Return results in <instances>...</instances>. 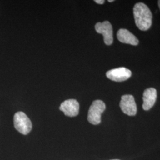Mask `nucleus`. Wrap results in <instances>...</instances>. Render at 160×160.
I'll list each match as a JSON object with an SVG mask.
<instances>
[{
  "instance_id": "f257e3e1",
  "label": "nucleus",
  "mask_w": 160,
  "mask_h": 160,
  "mask_svg": "<svg viewBox=\"0 0 160 160\" xmlns=\"http://www.w3.org/2000/svg\"><path fill=\"white\" fill-rule=\"evenodd\" d=\"M133 16L138 28L147 31L152 25V14L148 7L143 2H138L133 8Z\"/></svg>"
},
{
  "instance_id": "f03ea898",
  "label": "nucleus",
  "mask_w": 160,
  "mask_h": 160,
  "mask_svg": "<svg viewBox=\"0 0 160 160\" xmlns=\"http://www.w3.org/2000/svg\"><path fill=\"white\" fill-rule=\"evenodd\" d=\"M106 109V104L103 101H94L89 109L87 119L92 125H97L101 122V116Z\"/></svg>"
},
{
  "instance_id": "7ed1b4c3",
  "label": "nucleus",
  "mask_w": 160,
  "mask_h": 160,
  "mask_svg": "<svg viewBox=\"0 0 160 160\" xmlns=\"http://www.w3.org/2000/svg\"><path fill=\"white\" fill-rule=\"evenodd\" d=\"M14 125L17 131L23 135L28 134L32 128L31 121L22 112H18L14 114Z\"/></svg>"
},
{
  "instance_id": "20e7f679",
  "label": "nucleus",
  "mask_w": 160,
  "mask_h": 160,
  "mask_svg": "<svg viewBox=\"0 0 160 160\" xmlns=\"http://www.w3.org/2000/svg\"><path fill=\"white\" fill-rule=\"evenodd\" d=\"M120 108L122 111L129 116H135L137 113V107L134 97L130 94H125L121 97Z\"/></svg>"
},
{
  "instance_id": "39448f33",
  "label": "nucleus",
  "mask_w": 160,
  "mask_h": 160,
  "mask_svg": "<svg viewBox=\"0 0 160 160\" xmlns=\"http://www.w3.org/2000/svg\"><path fill=\"white\" fill-rule=\"evenodd\" d=\"M95 29L98 33L103 34L104 42L106 45H111L113 43V28L109 22L105 21L102 23H96Z\"/></svg>"
},
{
  "instance_id": "423d86ee",
  "label": "nucleus",
  "mask_w": 160,
  "mask_h": 160,
  "mask_svg": "<svg viewBox=\"0 0 160 160\" xmlns=\"http://www.w3.org/2000/svg\"><path fill=\"white\" fill-rule=\"evenodd\" d=\"M131 76V71L125 67L112 69L106 72V77L110 80L116 82L126 81Z\"/></svg>"
},
{
  "instance_id": "0eeeda50",
  "label": "nucleus",
  "mask_w": 160,
  "mask_h": 160,
  "mask_svg": "<svg viewBox=\"0 0 160 160\" xmlns=\"http://www.w3.org/2000/svg\"><path fill=\"white\" fill-rule=\"evenodd\" d=\"M59 109L69 117H74L79 113L80 105L75 99H68L61 103Z\"/></svg>"
},
{
  "instance_id": "6e6552de",
  "label": "nucleus",
  "mask_w": 160,
  "mask_h": 160,
  "mask_svg": "<svg viewBox=\"0 0 160 160\" xmlns=\"http://www.w3.org/2000/svg\"><path fill=\"white\" fill-rule=\"evenodd\" d=\"M157 92L154 88H148L144 90L142 97V108L144 110H149L154 106L157 100Z\"/></svg>"
},
{
  "instance_id": "1a4fd4ad",
  "label": "nucleus",
  "mask_w": 160,
  "mask_h": 160,
  "mask_svg": "<svg viewBox=\"0 0 160 160\" xmlns=\"http://www.w3.org/2000/svg\"><path fill=\"white\" fill-rule=\"evenodd\" d=\"M117 38L119 42L123 43L129 44L133 46H137L139 43L137 38L127 29H119L117 33Z\"/></svg>"
},
{
  "instance_id": "9d476101",
  "label": "nucleus",
  "mask_w": 160,
  "mask_h": 160,
  "mask_svg": "<svg viewBox=\"0 0 160 160\" xmlns=\"http://www.w3.org/2000/svg\"><path fill=\"white\" fill-rule=\"evenodd\" d=\"M94 2H96L97 4H103L104 3L105 1L104 0H95Z\"/></svg>"
},
{
  "instance_id": "9b49d317",
  "label": "nucleus",
  "mask_w": 160,
  "mask_h": 160,
  "mask_svg": "<svg viewBox=\"0 0 160 160\" xmlns=\"http://www.w3.org/2000/svg\"><path fill=\"white\" fill-rule=\"evenodd\" d=\"M158 7H159L160 10V0H159V1H158Z\"/></svg>"
},
{
  "instance_id": "f8f14e48",
  "label": "nucleus",
  "mask_w": 160,
  "mask_h": 160,
  "mask_svg": "<svg viewBox=\"0 0 160 160\" xmlns=\"http://www.w3.org/2000/svg\"><path fill=\"white\" fill-rule=\"evenodd\" d=\"M108 1H109V2H113L114 1H113V0H109Z\"/></svg>"
},
{
  "instance_id": "ddd939ff",
  "label": "nucleus",
  "mask_w": 160,
  "mask_h": 160,
  "mask_svg": "<svg viewBox=\"0 0 160 160\" xmlns=\"http://www.w3.org/2000/svg\"></svg>"
}]
</instances>
